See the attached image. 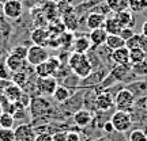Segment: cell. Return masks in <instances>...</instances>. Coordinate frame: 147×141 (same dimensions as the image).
<instances>
[{
	"label": "cell",
	"mask_w": 147,
	"mask_h": 141,
	"mask_svg": "<svg viewBox=\"0 0 147 141\" xmlns=\"http://www.w3.org/2000/svg\"><path fill=\"white\" fill-rule=\"evenodd\" d=\"M49 58V53L45 49V46H40V45H32L27 49V56H26V63L30 64L32 67H36L38 64L47 61Z\"/></svg>",
	"instance_id": "5b68a950"
},
{
	"label": "cell",
	"mask_w": 147,
	"mask_h": 141,
	"mask_svg": "<svg viewBox=\"0 0 147 141\" xmlns=\"http://www.w3.org/2000/svg\"><path fill=\"white\" fill-rule=\"evenodd\" d=\"M68 67L79 79H87L93 72V64L86 53L72 52L68 57Z\"/></svg>",
	"instance_id": "6da1fadb"
},
{
	"label": "cell",
	"mask_w": 147,
	"mask_h": 141,
	"mask_svg": "<svg viewBox=\"0 0 147 141\" xmlns=\"http://www.w3.org/2000/svg\"><path fill=\"white\" fill-rule=\"evenodd\" d=\"M52 96L57 103H65V102L71 98V92H69V90L65 86L59 84L57 87H56V90H55V92H53Z\"/></svg>",
	"instance_id": "603a6c76"
},
{
	"label": "cell",
	"mask_w": 147,
	"mask_h": 141,
	"mask_svg": "<svg viewBox=\"0 0 147 141\" xmlns=\"http://www.w3.org/2000/svg\"><path fill=\"white\" fill-rule=\"evenodd\" d=\"M26 63V60H22L18 56H15L14 53H10L7 57H5L4 64L8 67V68L12 71V72H16V71H21L23 69V65Z\"/></svg>",
	"instance_id": "7402d4cb"
},
{
	"label": "cell",
	"mask_w": 147,
	"mask_h": 141,
	"mask_svg": "<svg viewBox=\"0 0 147 141\" xmlns=\"http://www.w3.org/2000/svg\"><path fill=\"white\" fill-rule=\"evenodd\" d=\"M48 31L51 35H60V34H63L65 31V26H64L63 21H61V18H56V19H53V21L48 22Z\"/></svg>",
	"instance_id": "d4e9b609"
},
{
	"label": "cell",
	"mask_w": 147,
	"mask_h": 141,
	"mask_svg": "<svg viewBox=\"0 0 147 141\" xmlns=\"http://www.w3.org/2000/svg\"><path fill=\"white\" fill-rule=\"evenodd\" d=\"M105 19H106L105 14L93 11V12H90L87 19H86V26L89 27L90 30L101 29V27H104V25H105Z\"/></svg>",
	"instance_id": "7c38bea8"
},
{
	"label": "cell",
	"mask_w": 147,
	"mask_h": 141,
	"mask_svg": "<svg viewBox=\"0 0 147 141\" xmlns=\"http://www.w3.org/2000/svg\"><path fill=\"white\" fill-rule=\"evenodd\" d=\"M49 31L44 27H37L30 33V39L34 45H40V46H47L48 39H49Z\"/></svg>",
	"instance_id": "8fae6325"
},
{
	"label": "cell",
	"mask_w": 147,
	"mask_h": 141,
	"mask_svg": "<svg viewBox=\"0 0 147 141\" xmlns=\"http://www.w3.org/2000/svg\"><path fill=\"white\" fill-rule=\"evenodd\" d=\"M146 109H147V96H146Z\"/></svg>",
	"instance_id": "f907efd6"
},
{
	"label": "cell",
	"mask_w": 147,
	"mask_h": 141,
	"mask_svg": "<svg viewBox=\"0 0 147 141\" xmlns=\"http://www.w3.org/2000/svg\"><path fill=\"white\" fill-rule=\"evenodd\" d=\"M147 58V52L143 49H131L129 50V63L131 64H138L146 61Z\"/></svg>",
	"instance_id": "f546056e"
},
{
	"label": "cell",
	"mask_w": 147,
	"mask_h": 141,
	"mask_svg": "<svg viewBox=\"0 0 147 141\" xmlns=\"http://www.w3.org/2000/svg\"><path fill=\"white\" fill-rule=\"evenodd\" d=\"M105 45L109 47L110 50H115V49H119V47L125 46V41H124L119 34H108V38H106Z\"/></svg>",
	"instance_id": "484cf974"
},
{
	"label": "cell",
	"mask_w": 147,
	"mask_h": 141,
	"mask_svg": "<svg viewBox=\"0 0 147 141\" xmlns=\"http://www.w3.org/2000/svg\"><path fill=\"white\" fill-rule=\"evenodd\" d=\"M0 141H15L14 128H0Z\"/></svg>",
	"instance_id": "836d02e7"
},
{
	"label": "cell",
	"mask_w": 147,
	"mask_h": 141,
	"mask_svg": "<svg viewBox=\"0 0 147 141\" xmlns=\"http://www.w3.org/2000/svg\"><path fill=\"white\" fill-rule=\"evenodd\" d=\"M67 141H82V138H80V134L78 132L69 130L67 132Z\"/></svg>",
	"instance_id": "b9f144b4"
},
{
	"label": "cell",
	"mask_w": 147,
	"mask_h": 141,
	"mask_svg": "<svg viewBox=\"0 0 147 141\" xmlns=\"http://www.w3.org/2000/svg\"><path fill=\"white\" fill-rule=\"evenodd\" d=\"M72 47H74V52L87 53L90 50V47H91V41H90L89 37H86V35L78 37V38L74 39Z\"/></svg>",
	"instance_id": "44dd1931"
},
{
	"label": "cell",
	"mask_w": 147,
	"mask_h": 141,
	"mask_svg": "<svg viewBox=\"0 0 147 141\" xmlns=\"http://www.w3.org/2000/svg\"><path fill=\"white\" fill-rule=\"evenodd\" d=\"M5 100H8V99L5 98V95H4V88H0V106L3 105Z\"/></svg>",
	"instance_id": "ee69618b"
},
{
	"label": "cell",
	"mask_w": 147,
	"mask_h": 141,
	"mask_svg": "<svg viewBox=\"0 0 147 141\" xmlns=\"http://www.w3.org/2000/svg\"><path fill=\"white\" fill-rule=\"evenodd\" d=\"M61 21H63L67 31L74 33L79 27V18H78V15H76L75 11H71L68 14H64V15L61 16Z\"/></svg>",
	"instance_id": "d6986e66"
},
{
	"label": "cell",
	"mask_w": 147,
	"mask_h": 141,
	"mask_svg": "<svg viewBox=\"0 0 147 141\" xmlns=\"http://www.w3.org/2000/svg\"><path fill=\"white\" fill-rule=\"evenodd\" d=\"M104 129H105L106 133H113L115 132V126L112 124V121H108V122L104 124Z\"/></svg>",
	"instance_id": "7bdbcfd3"
},
{
	"label": "cell",
	"mask_w": 147,
	"mask_h": 141,
	"mask_svg": "<svg viewBox=\"0 0 147 141\" xmlns=\"http://www.w3.org/2000/svg\"><path fill=\"white\" fill-rule=\"evenodd\" d=\"M34 141H53V137L48 132H41V133L36 134V140Z\"/></svg>",
	"instance_id": "ab89813d"
},
{
	"label": "cell",
	"mask_w": 147,
	"mask_h": 141,
	"mask_svg": "<svg viewBox=\"0 0 147 141\" xmlns=\"http://www.w3.org/2000/svg\"><path fill=\"white\" fill-rule=\"evenodd\" d=\"M29 111H30V115L33 118H41V117H47L49 115V113L52 111V105L51 102L42 96V95H37V96H33L30 99V103H29Z\"/></svg>",
	"instance_id": "7a4b0ae2"
},
{
	"label": "cell",
	"mask_w": 147,
	"mask_h": 141,
	"mask_svg": "<svg viewBox=\"0 0 147 141\" xmlns=\"http://www.w3.org/2000/svg\"><path fill=\"white\" fill-rule=\"evenodd\" d=\"M128 8L132 12H143L147 8V0H128Z\"/></svg>",
	"instance_id": "4dcf8cb0"
},
{
	"label": "cell",
	"mask_w": 147,
	"mask_h": 141,
	"mask_svg": "<svg viewBox=\"0 0 147 141\" xmlns=\"http://www.w3.org/2000/svg\"><path fill=\"white\" fill-rule=\"evenodd\" d=\"M52 1H55L56 4H64V3H72V0H52Z\"/></svg>",
	"instance_id": "f6af8a7d"
},
{
	"label": "cell",
	"mask_w": 147,
	"mask_h": 141,
	"mask_svg": "<svg viewBox=\"0 0 147 141\" xmlns=\"http://www.w3.org/2000/svg\"><path fill=\"white\" fill-rule=\"evenodd\" d=\"M104 29H105V31L108 33V34H120L123 27L119 25V22L116 21L113 16H110V18H106L105 19Z\"/></svg>",
	"instance_id": "83f0119b"
},
{
	"label": "cell",
	"mask_w": 147,
	"mask_h": 141,
	"mask_svg": "<svg viewBox=\"0 0 147 141\" xmlns=\"http://www.w3.org/2000/svg\"><path fill=\"white\" fill-rule=\"evenodd\" d=\"M110 121H112V124L115 126V130L120 132V133L129 130L132 126L131 114H129L128 111H124V110H117V111H115L113 115H112V118H110Z\"/></svg>",
	"instance_id": "277c9868"
},
{
	"label": "cell",
	"mask_w": 147,
	"mask_h": 141,
	"mask_svg": "<svg viewBox=\"0 0 147 141\" xmlns=\"http://www.w3.org/2000/svg\"><path fill=\"white\" fill-rule=\"evenodd\" d=\"M90 41H91V45L94 46H101L106 42V38H108V33L105 31L104 27L101 29H94V30H90Z\"/></svg>",
	"instance_id": "ffe728a7"
},
{
	"label": "cell",
	"mask_w": 147,
	"mask_h": 141,
	"mask_svg": "<svg viewBox=\"0 0 147 141\" xmlns=\"http://www.w3.org/2000/svg\"><path fill=\"white\" fill-rule=\"evenodd\" d=\"M15 141H34L36 140V129L32 124H21L14 129Z\"/></svg>",
	"instance_id": "9c48e42d"
},
{
	"label": "cell",
	"mask_w": 147,
	"mask_h": 141,
	"mask_svg": "<svg viewBox=\"0 0 147 141\" xmlns=\"http://www.w3.org/2000/svg\"><path fill=\"white\" fill-rule=\"evenodd\" d=\"M3 114V107H1V106H0V115Z\"/></svg>",
	"instance_id": "c3c4849f"
},
{
	"label": "cell",
	"mask_w": 147,
	"mask_h": 141,
	"mask_svg": "<svg viewBox=\"0 0 147 141\" xmlns=\"http://www.w3.org/2000/svg\"><path fill=\"white\" fill-rule=\"evenodd\" d=\"M112 60L116 65H124V64H131L129 63V49L127 46L119 47L112 50Z\"/></svg>",
	"instance_id": "4fadbf2b"
},
{
	"label": "cell",
	"mask_w": 147,
	"mask_h": 141,
	"mask_svg": "<svg viewBox=\"0 0 147 141\" xmlns=\"http://www.w3.org/2000/svg\"><path fill=\"white\" fill-rule=\"evenodd\" d=\"M113 18L119 22V25L121 27H131L134 25V15H132V11L129 8H127L124 11L115 12Z\"/></svg>",
	"instance_id": "e0dca14e"
},
{
	"label": "cell",
	"mask_w": 147,
	"mask_h": 141,
	"mask_svg": "<svg viewBox=\"0 0 147 141\" xmlns=\"http://www.w3.org/2000/svg\"><path fill=\"white\" fill-rule=\"evenodd\" d=\"M61 68V61L56 56H49L47 61L38 64L34 67V73L37 78H48V76H56L57 71Z\"/></svg>",
	"instance_id": "3957f363"
},
{
	"label": "cell",
	"mask_w": 147,
	"mask_h": 141,
	"mask_svg": "<svg viewBox=\"0 0 147 141\" xmlns=\"http://www.w3.org/2000/svg\"><path fill=\"white\" fill-rule=\"evenodd\" d=\"M113 107H115V98L110 92L105 91L95 96V109L101 111H109Z\"/></svg>",
	"instance_id": "30bf717a"
},
{
	"label": "cell",
	"mask_w": 147,
	"mask_h": 141,
	"mask_svg": "<svg viewBox=\"0 0 147 141\" xmlns=\"http://www.w3.org/2000/svg\"><path fill=\"white\" fill-rule=\"evenodd\" d=\"M29 82V73L25 71V69H21V71H16V72H12V78H11V83L16 84L19 87H25L26 83Z\"/></svg>",
	"instance_id": "4316f807"
},
{
	"label": "cell",
	"mask_w": 147,
	"mask_h": 141,
	"mask_svg": "<svg viewBox=\"0 0 147 141\" xmlns=\"http://www.w3.org/2000/svg\"><path fill=\"white\" fill-rule=\"evenodd\" d=\"M11 78H12V71L5 64H0V80L11 82Z\"/></svg>",
	"instance_id": "d590c367"
},
{
	"label": "cell",
	"mask_w": 147,
	"mask_h": 141,
	"mask_svg": "<svg viewBox=\"0 0 147 141\" xmlns=\"http://www.w3.org/2000/svg\"><path fill=\"white\" fill-rule=\"evenodd\" d=\"M41 11L44 16H45V19L48 22L53 21V19H56V18H60L59 15V10H57V4L52 1V0H48L44 3V5L41 7Z\"/></svg>",
	"instance_id": "2e32d148"
},
{
	"label": "cell",
	"mask_w": 147,
	"mask_h": 141,
	"mask_svg": "<svg viewBox=\"0 0 147 141\" xmlns=\"http://www.w3.org/2000/svg\"><path fill=\"white\" fill-rule=\"evenodd\" d=\"M22 94H23V88L14 83H10L8 86L4 87V95L10 102H18L21 99Z\"/></svg>",
	"instance_id": "ac0fdd59"
},
{
	"label": "cell",
	"mask_w": 147,
	"mask_h": 141,
	"mask_svg": "<svg viewBox=\"0 0 147 141\" xmlns=\"http://www.w3.org/2000/svg\"><path fill=\"white\" fill-rule=\"evenodd\" d=\"M93 141H109L106 137H100V138H95V140H93Z\"/></svg>",
	"instance_id": "7dc6e473"
},
{
	"label": "cell",
	"mask_w": 147,
	"mask_h": 141,
	"mask_svg": "<svg viewBox=\"0 0 147 141\" xmlns=\"http://www.w3.org/2000/svg\"><path fill=\"white\" fill-rule=\"evenodd\" d=\"M1 11H3V5H0V14H1Z\"/></svg>",
	"instance_id": "681fc988"
},
{
	"label": "cell",
	"mask_w": 147,
	"mask_h": 141,
	"mask_svg": "<svg viewBox=\"0 0 147 141\" xmlns=\"http://www.w3.org/2000/svg\"><path fill=\"white\" fill-rule=\"evenodd\" d=\"M129 141H147V133L142 129H136L129 134Z\"/></svg>",
	"instance_id": "8d00e7d4"
},
{
	"label": "cell",
	"mask_w": 147,
	"mask_h": 141,
	"mask_svg": "<svg viewBox=\"0 0 147 141\" xmlns=\"http://www.w3.org/2000/svg\"><path fill=\"white\" fill-rule=\"evenodd\" d=\"M57 79L55 76H48V78H37L36 79V88L37 92L42 96L53 95L55 90L57 87Z\"/></svg>",
	"instance_id": "52a82bcc"
},
{
	"label": "cell",
	"mask_w": 147,
	"mask_h": 141,
	"mask_svg": "<svg viewBox=\"0 0 147 141\" xmlns=\"http://www.w3.org/2000/svg\"><path fill=\"white\" fill-rule=\"evenodd\" d=\"M74 33L72 31H65L63 34H60V46H63L64 49H68V47L72 46L74 43Z\"/></svg>",
	"instance_id": "1f68e13d"
},
{
	"label": "cell",
	"mask_w": 147,
	"mask_h": 141,
	"mask_svg": "<svg viewBox=\"0 0 147 141\" xmlns=\"http://www.w3.org/2000/svg\"><path fill=\"white\" fill-rule=\"evenodd\" d=\"M134 34H135V33H134V30H132L131 27H123L119 35H120L124 41H127V39H128V38H131Z\"/></svg>",
	"instance_id": "f35d334b"
},
{
	"label": "cell",
	"mask_w": 147,
	"mask_h": 141,
	"mask_svg": "<svg viewBox=\"0 0 147 141\" xmlns=\"http://www.w3.org/2000/svg\"><path fill=\"white\" fill-rule=\"evenodd\" d=\"M135 105V95L129 90H120L115 96V106L117 110L129 111Z\"/></svg>",
	"instance_id": "8992f818"
},
{
	"label": "cell",
	"mask_w": 147,
	"mask_h": 141,
	"mask_svg": "<svg viewBox=\"0 0 147 141\" xmlns=\"http://www.w3.org/2000/svg\"><path fill=\"white\" fill-rule=\"evenodd\" d=\"M53 141H67V132L59 130L55 134H52Z\"/></svg>",
	"instance_id": "60d3db41"
},
{
	"label": "cell",
	"mask_w": 147,
	"mask_h": 141,
	"mask_svg": "<svg viewBox=\"0 0 147 141\" xmlns=\"http://www.w3.org/2000/svg\"><path fill=\"white\" fill-rule=\"evenodd\" d=\"M27 49L25 45H15V46L11 49V53H14L15 56H18L19 58L22 60H26V56H27Z\"/></svg>",
	"instance_id": "e575fe53"
},
{
	"label": "cell",
	"mask_w": 147,
	"mask_h": 141,
	"mask_svg": "<svg viewBox=\"0 0 147 141\" xmlns=\"http://www.w3.org/2000/svg\"><path fill=\"white\" fill-rule=\"evenodd\" d=\"M132 69V64H124V65H116L115 68L110 71V75L112 78H115V80H123V79L125 78L128 72Z\"/></svg>",
	"instance_id": "cb8c5ba5"
},
{
	"label": "cell",
	"mask_w": 147,
	"mask_h": 141,
	"mask_svg": "<svg viewBox=\"0 0 147 141\" xmlns=\"http://www.w3.org/2000/svg\"><path fill=\"white\" fill-rule=\"evenodd\" d=\"M3 14L5 18L16 21L23 14V4L19 0H5L3 4Z\"/></svg>",
	"instance_id": "ba28073f"
},
{
	"label": "cell",
	"mask_w": 147,
	"mask_h": 141,
	"mask_svg": "<svg viewBox=\"0 0 147 141\" xmlns=\"http://www.w3.org/2000/svg\"><path fill=\"white\" fill-rule=\"evenodd\" d=\"M134 72H136V75H147V61L138 64H132V69Z\"/></svg>",
	"instance_id": "74e56055"
},
{
	"label": "cell",
	"mask_w": 147,
	"mask_h": 141,
	"mask_svg": "<svg viewBox=\"0 0 147 141\" xmlns=\"http://www.w3.org/2000/svg\"><path fill=\"white\" fill-rule=\"evenodd\" d=\"M105 4L112 12H119L128 8V0H105Z\"/></svg>",
	"instance_id": "f1b7e54d"
},
{
	"label": "cell",
	"mask_w": 147,
	"mask_h": 141,
	"mask_svg": "<svg viewBox=\"0 0 147 141\" xmlns=\"http://www.w3.org/2000/svg\"><path fill=\"white\" fill-rule=\"evenodd\" d=\"M125 46L131 49H143L147 52V37L143 34H134L131 38H128L125 41Z\"/></svg>",
	"instance_id": "9a60e30c"
},
{
	"label": "cell",
	"mask_w": 147,
	"mask_h": 141,
	"mask_svg": "<svg viewBox=\"0 0 147 141\" xmlns=\"http://www.w3.org/2000/svg\"><path fill=\"white\" fill-rule=\"evenodd\" d=\"M14 124H15L14 115L3 111V114L0 115V128H14Z\"/></svg>",
	"instance_id": "d6a6232c"
},
{
	"label": "cell",
	"mask_w": 147,
	"mask_h": 141,
	"mask_svg": "<svg viewBox=\"0 0 147 141\" xmlns=\"http://www.w3.org/2000/svg\"><path fill=\"white\" fill-rule=\"evenodd\" d=\"M93 121V114L90 110L86 109H79L75 114H74V122L79 126V128H86L87 125L91 124Z\"/></svg>",
	"instance_id": "5bb4252c"
},
{
	"label": "cell",
	"mask_w": 147,
	"mask_h": 141,
	"mask_svg": "<svg viewBox=\"0 0 147 141\" xmlns=\"http://www.w3.org/2000/svg\"><path fill=\"white\" fill-rule=\"evenodd\" d=\"M142 34L144 37H147V21L143 23V26H142Z\"/></svg>",
	"instance_id": "bcb514c9"
}]
</instances>
